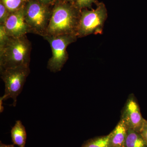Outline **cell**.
Listing matches in <instances>:
<instances>
[{
  "instance_id": "cell-1",
  "label": "cell",
  "mask_w": 147,
  "mask_h": 147,
  "mask_svg": "<svg viewBox=\"0 0 147 147\" xmlns=\"http://www.w3.org/2000/svg\"><path fill=\"white\" fill-rule=\"evenodd\" d=\"M81 12L76 5L73 7L64 3L55 5L52 11L50 22L44 36H76Z\"/></svg>"
},
{
  "instance_id": "cell-2",
  "label": "cell",
  "mask_w": 147,
  "mask_h": 147,
  "mask_svg": "<svg viewBox=\"0 0 147 147\" xmlns=\"http://www.w3.org/2000/svg\"><path fill=\"white\" fill-rule=\"evenodd\" d=\"M32 43L26 35L18 37H9L0 50V69L29 66Z\"/></svg>"
},
{
  "instance_id": "cell-3",
  "label": "cell",
  "mask_w": 147,
  "mask_h": 147,
  "mask_svg": "<svg viewBox=\"0 0 147 147\" xmlns=\"http://www.w3.org/2000/svg\"><path fill=\"white\" fill-rule=\"evenodd\" d=\"M37 0H28L24 7L25 18L29 33L42 37L46 35L52 11Z\"/></svg>"
},
{
  "instance_id": "cell-4",
  "label": "cell",
  "mask_w": 147,
  "mask_h": 147,
  "mask_svg": "<svg viewBox=\"0 0 147 147\" xmlns=\"http://www.w3.org/2000/svg\"><path fill=\"white\" fill-rule=\"evenodd\" d=\"M107 17V9L103 3L99 4L95 9L82 11L76 33L78 38L102 34Z\"/></svg>"
},
{
  "instance_id": "cell-5",
  "label": "cell",
  "mask_w": 147,
  "mask_h": 147,
  "mask_svg": "<svg viewBox=\"0 0 147 147\" xmlns=\"http://www.w3.org/2000/svg\"><path fill=\"white\" fill-rule=\"evenodd\" d=\"M30 72L29 66L0 69L1 79L5 86V94L3 96V100L12 98V105L16 106L17 97L22 92Z\"/></svg>"
},
{
  "instance_id": "cell-6",
  "label": "cell",
  "mask_w": 147,
  "mask_h": 147,
  "mask_svg": "<svg viewBox=\"0 0 147 147\" xmlns=\"http://www.w3.org/2000/svg\"><path fill=\"white\" fill-rule=\"evenodd\" d=\"M43 38L49 42L52 52V57L47 62V68L51 72H59L61 71L68 60L67 47L76 42L78 37L75 35H63L45 36Z\"/></svg>"
},
{
  "instance_id": "cell-7",
  "label": "cell",
  "mask_w": 147,
  "mask_h": 147,
  "mask_svg": "<svg viewBox=\"0 0 147 147\" xmlns=\"http://www.w3.org/2000/svg\"><path fill=\"white\" fill-rule=\"evenodd\" d=\"M121 119L128 128L140 132L145 119L142 117L139 104L133 94H130L121 112Z\"/></svg>"
},
{
  "instance_id": "cell-8",
  "label": "cell",
  "mask_w": 147,
  "mask_h": 147,
  "mask_svg": "<svg viewBox=\"0 0 147 147\" xmlns=\"http://www.w3.org/2000/svg\"><path fill=\"white\" fill-rule=\"evenodd\" d=\"M4 26L7 34L11 37H18L30 33L25 20L24 7L11 13Z\"/></svg>"
},
{
  "instance_id": "cell-9",
  "label": "cell",
  "mask_w": 147,
  "mask_h": 147,
  "mask_svg": "<svg viewBox=\"0 0 147 147\" xmlns=\"http://www.w3.org/2000/svg\"><path fill=\"white\" fill-rule=\"evenodd\" d=\"M128 128L120 119L117 126L109 134L110 147H124Z\"/></svg>"
},
{
  "instance_id": "cell-10",
  "label": "cell",
  "mask_w": 147,
  "mask_h": 147,
  "mask_svg": "<svg viewBox=\"0 0 147 147\" xmlns=\"http://www.w3.org/2000/svg\"><path fill=\"white\" fill-rule=\"evenodd\" d=\"M12 142L19 147H25L27 139L26 128L21 121H16L11 130Z\"/></svg>"
},
{
  "instance_id": "cell-11",
  "label": "cell",
  "mask_w": 147,
  "mask_h": 147,
  "mask_svg": "<svg viewBox=\"0 0 147 147\" xmlns=\"http://www.w3.org/2000/svg\"><path fill=\"white\" fill-rule=\"evenodd\" d=\"M124 147H147V143L140 132L128 128Z\"/></svg>"
},
{
  "instance_id": "cell-12",
  "label": "cell",
  "mask_w": 147,
  "mask_h": 147,
  "mask_svg": "<svg viewBox=\"0 0 147 147\" xmlns=\"http://www.w3.org/2000/svg\"><path fill=\"white\" fill-rule=\"evenodd\" d=\"M109 134L89 139L84 142L81 147H110Z\"/></svg>"
},
{
  "instance_id": "cell-13",
  "label": "cell",
  "mask_w": 147,
  "mask_h": 147,
  "mask_svg": "<svg viewBox=\"0 0 147 147\" xmlns=\"http://www.w3.org/2000/svg\"><path fill=\"white\" fill-rule=\"evenodd\" d=\"M28 0H1L10 13L24 7Z\"/></svg>"
},
{
  "instance_id": "cell-14",
  "label": "cell",
  "mask_w": 147,
  "mask_h": 147,
  "mask_svg": "<svg viewBox=\"0 0 147 147\" xmlns=\"http://www.w3.org/2000/svg\"><path fill=\"white\" fill-rule=\"evenodd\" d=\"M9 38V36L6 31L4 25L0 24V50L3 49Z\"/></svg>"
},
{
  "instance_id": "cell-15",
  "label": "cell",
  "mask_w": 147,
  "mask_h": 147,
  "mask_svg": "<svg viewBox=\"0 0 147 147\" xmlns=\"http://www.w3.org/2000/svg\"><path fill=\"white\" fill-rule=\"evenodd\" d=\"M10 12L1 1L0 2V24L4 25Z\"/></svg>"
},
{
  "instance_id": "cell-16",
  "label": "cell",
  "mask_w": 147,
  "mask_h": 147,
  "mask_svg": "<svg viewBox=\"0 0 147 147\" xmlns=\"http://www.w3.org/2000/svg\"><path fill=\"white\" fill-rule=\"evenodd\" d=\"M94 2L95 0H76L75 5L81 10L83 8H90Z\"/></svg>"
},
{
  "instance_id": "cell-17",
  "label": "cell",
  "mask_w": 147,
  "mask_h": 147,
  "mask_svg": "<svg viewBox=\"0 0 147 147\" xmlns=\"http://www.w3.org/2000/svg\"><path fill=\"white\" fill-rule=\"evenodd\" d=\"M140 133L147 143V120H145Z\"/></svg>"
},
{
  "instance_id": "cell-18",
  "label": "cell",
  "mask_w": 147,
  "mask_h": 147,
  "mask_svg": "<svg viewBox=\"0 0 147 147\" xmlns=\"http://www.w3.org/2000/svg\"><path fill=\"white\" fill-rule=\"evenodd\" d=\"M37 1H39V2L43 4L47 5L52 3L54 0H37Z\"/></svg>"
},
{
  "instance_id": "cell-19",
  "label": "cell",
  "mask_w": 147,
  "mask_h": 147,
  "mask_svg": "<svg viewBox=\"0 0 147 147\" xmlns=\"http://www.w3.org/2000/svg\"><path fill=\"white\" fill-rule=\"evenodd\" d=\"M0 147H15L14 145L13 144H3L1 142H0Z\"/></svg>"
},
{
  "instance_id": "cell-20",
  "label": "cell",
  "mask_w": 147,
  "mask_h": 147,
  "mask_svg": "<svg viewBox=\"0 0 147 147\" xmlns=\"http://www.w3.org/2000/svg\"><path fill=\"white\" fill-rule=\"evenodd\" d=\"M3 100V96H2L0 98V112L1 113L3 112V107L2 106Z\"/></svg>"
},
{
  "instance_id": "cell-21",
  "label": "cell",
  "mask_w": 147,
  "mask_h": 147,
  "mask_svg": "<svg viewBox=\"0 0 147 147\" xmlns=\"http://www.w3.org/2000/svg\"><path fill=\"white\" fill-rule=\"evenodd\" d=\"M66 1L69 2L73 3V2L76 1V0H65Z\"/></svg>"
}]
</instances>
